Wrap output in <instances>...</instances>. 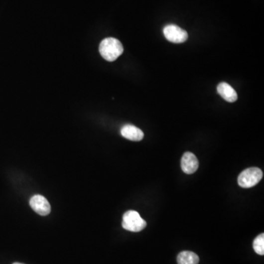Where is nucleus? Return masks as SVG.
<instances>
[{
    "mask_svg": "<svg viewBox=\"0 0 264 264\" xmlns=\"http://www.w3.org/2000/svg\"><path fill=\"white\" fill-rule=\"evenodd\" d=\"M99 52L105 60L113 62L123 54L124 47L120 40L114 38H107L101 42Z\"/></svg>",
    "mask_w": 264,
    "mask_h": 264,
    "instance_id": "f257e3e1",
    "label": "nucleus"
},
{
    "mask_svg": "<svg viewBox=\"0 0 264 264\" xmlns=\"http://www.w3.org/2000/svg\"><path fill=\"white\" fill-rule=\"evenodd\" d=\"M147 223L136 211H128L123 217L122 226L132 232H139L145 228Z\"/></svg>",
    "mask_w": 264,
    "mask_h": 264,
    "instance_id": "f03ea898",
    "label": "nucleus"
},
{
    "mask_svg": "<svg viewBox=\"0 0 264 264\" xmlns=\"http://www.w3.org/2000/svg\"><path fill=\"white\" fill-rule=\"evenodd\" d=\"M263 172L258 167H251L244 170L238 178V183L242 188H251L260 182Z\"/></svg>",
    "mask_w": 264,
    "mask_h": 264,
    "instance_id": "7ed1b4c3",
    "label": "nucleus"
},
{
    "mask_svg": "<svg viewBox=\"0 0 264 264\" xmlns=\"http://www.w3.org/2000/svg\"><path fill=\"white\" fill-rule=\"evenodd\" d=\"M163 33L166 39L174 43H184L188 38L187 32L175 24H168L164 26Z\"/></svg>",
    "mask_w": 264,
    "mask_h": 264,
    "instance_id": "20e7f679",
    "label": "nucleus"
},
{
    "mask_svg": "<svg viewBox=\"0 0 264 264\" xmlns=\"http://www.w3.org/2000/svg\"><path fill=\"white\" fill-rule=\"evenodd\" d=\"M31 208L37 214L41 216H46L50 213L51 206L46 198L42 195H34L29 201Z\"/></svg>",
    "mask_w": 264,
    "mask_h": 264,
    "instance_id": "39448f33",
    "label": "nucleus"
},
{
    "mask_svg": "<svg viewBox=\"0 0 264 264\" xmlns=\"http://www.w3.org/2000/svg\"><path fill=\"white\" fill-rule=\"evenodd\" d=\"M181 169L186 174H192L198 169V158L194 153L186 152L181 158Z\"/></svg>",
    "mask_w": 264,
    "mask_h": 264,
    "instance_id": "423d86ee",
    "label": "nucleus"
},
{
    "mask_svg": "<svg viewBox=\"0 0 264 264\" xmlns=\"http://www.w3.org/2000/svg\"><path fill=\"white\" fill-rule=\"evenodd\" d=\"M121 133L126 139L132 141H140L144 137V133L142 130L133 125L124 126L121 129Z\"/></svg>",
    "mask_w": 264,
    "mask_h": 264,
    "instance_id": "0eeeda50",
    "label": "nucleus"
},
{
    "mask_svg": "<svg viewBox=\"0 0 264 264\" xmlns=\"http://www.w3.org/2000/svg\"><path fill=\"white\" fill-rule=\"evenodd\" d=\"M217 92L226 102H235L238 99L237 93L235 90L226 82H221L217 86Z\"/></svg>",
    "mask_w": 264,
    "mask_h": 264,
    "instance_id": "6e6552de",
    "label": "nucleus"
},
{
    "mask_svg": "<svg viewBox=\"0 0 264 264\" xmlns=\"http://www.w3.org/2000/svg\"><path fill=\"white\" fill-rule=\"evenodd\" d=\"M177 262L178 264H198L199 257L193 252H181L178 254Z\"/></svg>",
    "mask_w": 264,
    "mask_h": 264,
    "instance_id": "1a4fd4ad",
    "label": "nucleus"
},
{
    "mask_svg": "<svg viewBox=\"0 0 264 264\" xmlns=\"http://www.w3.org/2000/svg\"><path fill=\"white\" fill-rule=\"evenodd\" d=\"M253 249L260 256L264 255V234H262L255 239L253 242Z\"/></svg>",
    "mask_w": 264,
    "mask_h": 264,
    "instance_id": "9d476101",
    "label": "nucleus"
},
{
    "mask_svg": "<svg viewBox=\"0 0 264 264\" xmlns=\"http://www.w3.org/2000/svg\"><path fill=\"white\" fill-rule=\"evenodd\" d=\"M13 264H21V263H14Z\"/></svg>",
    "mask_w": 264,
    "mask_h": 264,
    "instance_id": "9b49d317",
    "label": "nucleus"
}]
</instances>
